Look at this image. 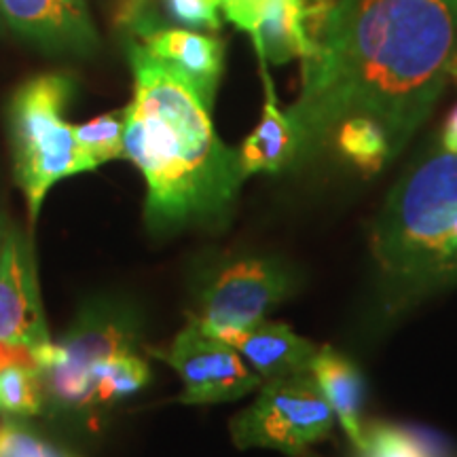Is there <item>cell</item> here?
<instances>
[{"label":"cell","instance_id":"6da1fadb","mask_svg":"<svg viewBox=\"0 0 457 457\" xmlns=\"http://www.w3.org/2000/svg\"><path fill=\"white\" fill-rule=\"evenodd\" d=\"M457 47V0H339L303 60L299 100L286 111L295 159L313 157L352 117L386 129L392 159L430 117Z\"/></svg>","mask_w":457,"mask_h":457},{"label":"cell","instance_id":"7a4b0ae2","mask_svg":"<svg viewBox=\"0 0 457 457\" xmlns=\"http://www.w3.org/2000/svg\"><path fill=\"white\" fill-rule=\"evenodd\" d=\"M134 100L125 108L123 159L146 180V225L171 233L222 225L245 180L239 151L216 136L197 89L134 45Z\"/></svg>","mask_w":457,"mask_h":457},{"label":"cell","instance_id":"4316f807","mask_svg":"<svg viewBox=\"0 0 457 457\" xmlns=\"http://www.w3.org/2000/svg\"><path fill=\"white\" fill-rule=\"evenodd\" d=\"M303 457H320V455H313V453H305Z\"/></svg>","mask_w":457,"mask_h":457},{"label":"cell","instance_id":"cb8c5ba5","mask_svg":"<svg viewBox=\"0 0 457 457\" xmlns=\"http://www.w3.org/2000/svg\"><path fill=\"white\" fill-rule=\"evenodd\" d=\"M13 364H24V367H37L32 353L24 347H11L0 343V370L13 367Z\"/></svg>","mask_w":457,"mask_h":457},{"label":"cell","instance_id":"7402d4cb","mask_svg":"<svg viewBox=\"0 0 457 457\" xmlns=\"http://www.w3.org/2000/svg\"><path fill=\"white\" fill-rule=\"evenodd\" d=\"M219 0H165V9L174 21L185 26L219 30Z\"/></svg>","mask_w":457,"mask_h":457},{"label":"cell","instance_id":"44dd1931","mask_svg":"<svg viewBox=\"0 0 457 457\" xmlns=\"http://www.w3.org/2000/svg\"><path fill=\"white\" fill-rule=\"evenodd\" d=\"M0 457H79L17 424L0 426Z\"/></svg>","mask_w":457,"mask_h":457},{"label":"cell","instance_id":"52a82bcc","mask_svg":"<svg viewBox=\"0 0 457 457\" xmlns=\"http://www.w3.org/2000/svg\"><path fill=\"white\" fill-rule=\"evenodd\" d=\"M293 293V276L271 259H237L222 265L199 296L197 313H188L210 335L222 337L267 318Z\"/></svg>","mask_w":457,"mask_h":457},{"label":"cell","instance_id":"8fae6325","mask_svg":"<svg viewBox=\"0 0 457 457\" xmlns=\"http://www.w3.org/2000/svg\"><path fill=\"white\" fill-rule=\"evenodd\" d=\"M222 341L236 347L262 381L312 373V364L320 350L310 339L293 333L290 327L267 318L253 327L225 335Z\"/></svg>","mask_w":457,"mask_h":457},{"label":"cell","instance_id":"30bf717a","mask_svg":"<svg viewBox=\"0 0 457 457\" xmlns=\"http://www.w3.org/2000/svg\"><path fill=\"white\" fill-rule=\"evenodd\" d=\"M142 47L185 77L205 104L212 108L225 55L219 38L185 28L142 30Z\"/></svg>","mask_w":457,"mask_h":457},{"label":"cell","instance_id":"603a6c76","mask_svg":"<svg viewBox=\"0 0 457 457\" xmlns=\"http://www.w3.org/2000/svg\"><path fill=\"white\" fill-rule=\"evenodd\" d=\"M220 9L225 11L227 20L242 28L245 32H253L259 20L261 4L265 0H219Z\"/></svg>","mask_w":457,"mask_h":457},{"label":"cell","instance_id":"7c38bea8","mask_svg":"<svg viewBox=\"0 0 457 457\" xmlns=\"http://www.w3.org/2000/svg\"><path fill=\"white\" fill-rule=\"evenodd\" d=\"M7 21L49 47L85 49L96 41L85 0H0Z\"/></svg>","mask_w":457,"mask_h":457},{"label":"cell","instance_id":"ac0fdd59","mask_svg":"<svg viewBox=\"0 0 457 457\" xmlns=\"http://www.w3.org/2000/svg\"><path fill=\"white\" fill-rule=\"evenodd\" d=\"M151 379V369L134 350L117 353L111 362L102 369L98 384L94 392V407L112 404L129 394L138 392Z\"/></svg>","mask_w":457,"mask_h":457},{"label":"cell","instance_id":"9c48e42d","mask_svg":"<svg viewBox=\"0 0 457 457\" xmlns=\"http://www.w3.org/2000/svg\"><path fill=\"white\" fill-rule=\"evenodd\" d=\"M0 343L24 347L34 360L54 343L43 316L32 253L17 233L7 237L0 253Z\"/></svg>","mask_w":457,"mask_h":457},{"label":"cell","instance_id":"83f0119b","mask_svg":"<svg viewBox=\"0 0 457 457\" xmlns=\"http://www.w3.org/2000/svg\"><path fill=\"white\" fill-rule=\"evenodd\" d=\"M0 253H3V250H0Z\"/></svg>","mask_w":457,"mask_h":457},{"label":"cell","instance_id":"ffe728a7","mask_svg":"<svg viewBox=\"0 0 457 457\" xmlns=\"http://www.w3.org/2000/svg\"><path fill=\"white\" fill-rule=\"evenodd\" d=\"M45 407L41 373L37 367L13 364L0 370V413L38 415Z\"/></svg>","mask_w":457,"mask_h":457},{"label":"cell","instance_id":"9a60e30c","mask_svg":"<svg viewBox=\"0 0 457 457\" xmlns=\"http://www.w3.org/2000/svg\"><path fill=\"white\" fill-rule=\"evenodd\" d=\"M261 68L262 81H265V104H262L261 121L239 148V163H242L245 179L253 174H261V171L276 174L296 155L293 123H290L288 114L279 111L265 62H261Z\"/></svg>","mask_w":457,"mask_h":457},{"label":"cell","instance_id":"2e32d148","mask_svg":"<svg viewBox=\"0 0 457 457\" xmlns=\"http://www.w3.org/2000/svg\"><path fill=\"white\" fill-rule=\"evenodd\" d=\"M333 138L341 155L350 159L364 174H377L387 162H392L386 129L369 117L345 119L335 129Z\"/></svg>","mask_w":457,"mask_h":457},{"label":"cell","instance_id":"5b68a950","mask_svg":"<svg viewBox=\"0 0 457 457\" xmlns=\"http://www.w3.org/2000/svg\"><path fill=\"white\" fill-rule=\"evenodd\" d=\"M337 417L312 373L262 381L259 396L228 424L237 449L303 457L333 432Z\"/></svg>","mask_w":457,"mask_h":457},{"label":"cell","instance_id":"d6986e66","mask_svg":"<svg viewBox=\"0 0 457 457\" xmlns=\"http://www.w3.org/2000/svg\"><path fill=\"white\" fill-rule=\"evenodd\" d=\"M358 457H438L424 436L387 421L364 424V441L356 449Z\"/></svg>","mask_w":457,"mask_h":457},{"label":"cell","instance_id":"ba28073f","mask_svg":"<svg viewBox=\"0 0 457 457\" xmlns=\"http://www.w3.org/2000/svg\"><path fill=\"white\" fill-rule=\"evenodd\" d=\"M148 353L179 373L185 386L179 400L185 404L231 403L262 386L261 375L236 347L210 335L191 316L168 347H148Z\"/></svg>","mask_w":457,"mask_h":457},{"label":"cell","instance_id":"e0dca14e","mask_svg":"<svg viewBox=\"0 0 457 457\" xmlns=\"http://www.w3.org/2000/svg\"><path fill=\"white\" fill-rule=\"evenodd\" d=\"M125 108L102 117L91 119L83 125H74V140L85 163V170L94 171L102 163L123 157Z\"/></svg>","mask_w":457,"mask_h":457},{"label":"cell","instance_id":"484cf974","mask_svg":"<svg viewBox=\"0 0 457 457\" xmlns=\"http://www.w3.org/2000/svg\"><path fill=\"white\" fill-rule=\"evenodd\" d=\"M443 148L449 153H457V106L449 112L443 128Z\"/></svg>","mask_w":457,"mask_h":457},{"label":"cell","instance_id":"8992f818","mask_svg":"<svg viewBox=\"0 0 457 457\" xmlns=\"http://www.w3.org/2000/svg\"><path fill=\"white\" fill-rule=\"evenodd\" d=\"M128 350H134L129 328L104 316L85 318L66 339L51 343L34 360L41 373L45 403L57 411L91 409L102 369Z\"/></svg>","mask_w":457,"mask_h":457},{"label":"cell","instance_id":"3957f363","mask_svg":"<svg viewBox=\"0 0 457 457\" xmlns=\"http://www.w3.org/2000/svg\"><path fill=\"white\" fill-rule=\"evenodd\" d=\"M457 225V153L421 159L394 187L377 216L370 250L400 301L451 276L447 242Z\"/></svg>","mask_w":457,"mask_h":457},{"label":"cell","instance_id":"d4e9b609","mask_svg":"<svg viewBox=\"0 0 457 457\" xmlns=\"http://www.w3.org/2000/svg\"><path fill=\"white\" fill-rule=\"evenodd\" d=\"M146 3L148 0H121V7H119V13H117L119 24L138 26V21L142 20V13H145Z\"/></svg>","mask_w":457,"mask_h":457},{"label":"cell","instance_id":"5bb4252c","mask_svg":"<svg viewBox=\"0 0 457 457\" xmlns=\"http://www.w3.org/2000/svg\"><path fill=\"white\" fill-rule=\"evenodd\" d=\"M312 375L339 420L343 432L350 438L352 447L358 449L364 441V379L356 364L330 345H324L313 360Z\"/></svg>","mask_w":457,"mask_h":457},{"label":"cell","instance_id":"277c9868","mask_svg":"<svg viewBox=\"0 0 457 457\" xmlns=\"http://www.w3.org/2000/svg\"><path fill=\"white\" fill-rule=\"evenodd\" d=\"M71 89L64 74H41L21 85L11 102L15 180L26 195L32 225L55 182L87 171L74 140V125L64 119Z\"/></svg>","mask_w":457,"mask_h":457},{"label":"cell","instance_id":"4fadbf2b","mask_svg":"<svg viewBox=\"0 0 457 457\" xmlns=\"http://www.w3.org/2000/svg\"><path fill=\"white\" fill-rule=\"evenodd\" d=\"M313 13L318 9H310L307 0H265L254 30L250 32L261 62L286 64L295 57H312L316 38L307 30V21Z\"/></svg>","mask_w":457,"mask_h":457}]
</instances>
